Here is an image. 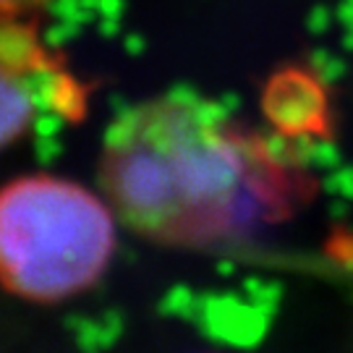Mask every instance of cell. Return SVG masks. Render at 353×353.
<instances>
[{
  "mask_svg": "<svg viewBox=\"0 0 353 353\" xmlns=\"http://www.w3.org/2000/svg\"><path fill=\"white\" fill-rule=\"evenodd\" d=\"M102 186L141 236L186 246L243 236L296 196L262 141L191 94L141 102L108 131Z\"/></svg>",
  "mask_w": 353,
  "mask_h": 353,
  "instance_id": "1",
  "label": "cell"
},
{
  "mask_svg": "<svg viewBox=\"0 0 353 353\" xmlns=\"http://www.w3.org/2000/svg\"><path fill=\"white\" fill-rule=\"evenodd\" d=\"M115 243L105 204L61 178L0 189V283L29 301H61L105 272Z\"/></svg>",
  "mask_w": 353,
  "mask_h": 353,
  "instance_id": "2",
  "label": "cell"
},
{
  "mask_svg": "<svg viewBox=\"0 0 353 353\" xmlns=\"http://www.w3.org/2000/svg\"><path fill=\"white\" fill-rule=\"evenodd\" d=\"M21 39L24 34L19 37L8 34L6 48L0 50V150L16 137H21L37 113V97H34L37 87L26 81L24 71L48 61L37 45H32L29 52L21 58V63H16L13 58L19 55Z\"/></svg>",
  "mask_w": 353,
  "mask_h": 353,
  "instance_id": "3",
  "label": "cell"
},
{
  "mask_svg": "<svg viewBox=\"0 0 353 353\" xmlns=\"http://www.w3.org/2000/svg\"><path fill=\"white\" fill-rule=\"evenodd\" d=\"M42 0H0V19H8L13 13H21L32 6H37Z\"/></svg>",
  "mask_w": 353,
  "mask_h": 353,
  "instance_id": "4",
  "label": "cell"
}]
</instances>
